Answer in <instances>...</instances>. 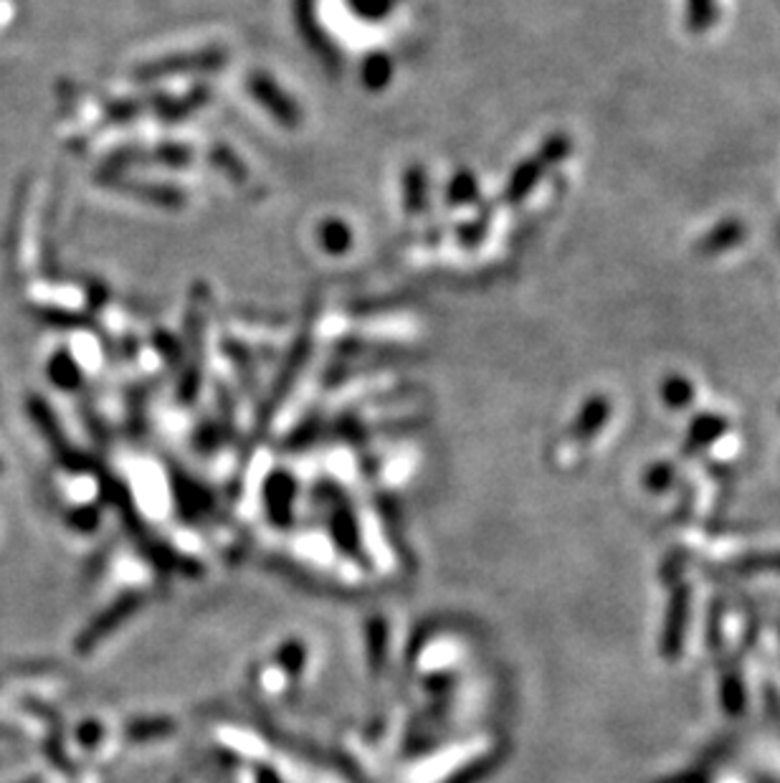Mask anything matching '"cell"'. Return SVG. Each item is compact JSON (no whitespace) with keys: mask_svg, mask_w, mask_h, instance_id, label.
<instances>
[{"mask_svg":"<svg viewBox=\"0 0 780 783\" xmlns=\"http://www.w3.org/2000/svg\"><path fill=\"white\" fill-rule=\"evenodd\" d=\"M740 236H743L740 223H735V221L733 223H723V227L715 229L707 239H704L702 249H704V252H723V249L733 246Z\"/></svg>","mask_w":780,"mask_h":783,"instance_id":"1","label":"cell"},{"mask_svg":"<svg viewBox=\"0 0 780 783\" xmlns=\"http://www.w3.org/2000/svg\"><path fill=\"white\" fill-rule=\"evenodd\" d=\"M692 394H694V390L684 378H669L664 383V398H667L669 406H677V408L684 406L692 398Z\"/></svg>","mask_w":780,"mask_h":783,"instance_id":"3","label":"cell"},{"mask_svg":"<svg viewBox=\"0 0 780 783\" xmlns=\"http://www.w3.org/2000/svg\"><path fill=\"white\" fill-rule=\"evenodd\" d=\"M52 378L58 383V386H74V381H77V368H74V361L69 355H56L52 363Z\"/></svg>","mask_w":780,"mask_h":783,"instance_id":"4","label":"cell"},{"mask_svg":"<svg viewBox=\"0 0 780 783\" xmlns=\"http://www.w3.org/2000/svg\"><path fill=\"white\" fill-rule=\"evenodd\" d=\"M690 3V29L704 31L715 23V0H686Z\"/></svg>","mask_w":780,"mask_h":783,"instance_id":"2","label":"cell"},{"mask_svg":"<svg viewBox=\"0 0 780 783\" xmlns=\"http://www.w3.org/2000/svg\"><path fill=\"white\" fill-rule=\"evenodd\" d=\"M0 472H3V464H0Z\"/></svg>","mask_w":780,"mask_h":783,"instance_id":"5","label":"cell"}]
</instances>
